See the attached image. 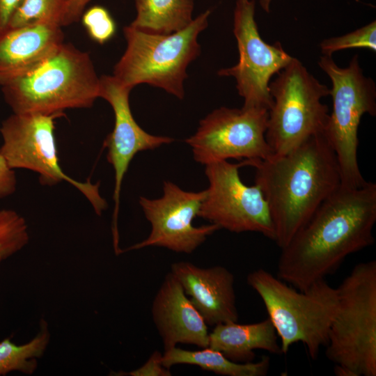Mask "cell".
Listing matches in <instances>:
<instances>
[{
	"label": "cell",
	"mask_w": 376,
	"mask_h": 376,
	"mask_svg": "<svg viewBox=\"0 0 376 376\" xmlns=\"http://www.w3.org/2000/svg\"><path fill=\"white\" fill-rule=\"evenodd\" d=\"M334 373L337 376H357L355 373L347 367L335 364Z\"/></svg>",
	"instance_id": "30"
},
{
	"label": "cell",
	"mask_w": 376,
	"mask_h": 376,
	"mask_svg": "<svg viewBox=\"0 0 376 376\" xmlns=\"http://www.w3.org/2000/svg\"><path fill=\"white\" fill-rule=\"evenodd\" d=\"M134 29L152 34H170L181 31L194 19V0H134Z\"/></svg>",
	"instance_id": "20"
},
{
	"label": "cell",
	"mask_w": 376,
	"mask_h": 376,
	"mask_svg": "<svg viewBox=\"0 0 376 376\" xmlns=\"http://www.w3.org/2000/svg\"><path fill=\"white\" fill-rule=\"evenodd\" d=\"M268 116L263 108L222 107L200 120L185 142L195 161L205 166L228 159H266L273 155L265 139Z\"/></svg>",
	"instance_id": "10"
},
{
	"label": "cell",
	"mask_w": 376,
	"mask_h": 376,
	"mask_svg": "<svg viewBox=\"0 0 376 376\" xmlns=\"http://www.w3.org/2000/svg\"><path fill=\"white\" fill-rule=\"evenodd\" d=\"M152 316L164 350L178 343L208 347L207 324L171 272L166 275L154 298Z\"/></svg>",
	"instance_id": "16"
},
{
	"label": "cell",
	"mask_w": 376,
	"mask_h": 376,
	"mask_svg": "<svg viewBox=\"0 0 376 376\" xmlns=\"http://www.w3.org/2000/svg\"><path fill=\"white\" fill-rule=\"evenodd\" d=\"M22 0H0V31L8 26L10 19Z\"/></svg>",
	"instance_id": "29"
},
{
	"label": "cell",
	"mask_w": 376,
	"mask_h": 376,
	"mask_svg": "<svg viewBox=\"0 0 376 376\" xmlns=\"http://www.w3.org/2000/svg\"><path fill=\"white\" fill-rule=\"evenodd\" d=\"M65 3L66 0H22L7 28L38 23H55L61 26Z\"/></svg>",
	"instance_id": "22"
},
{
	"label": "cell",
	"mask_w": 376,
	"mask_h": 376,
	"mask_svg": "<svg viewBox=\"0 0 376 376\" xmlns=\"http://www.w3.org/2000/svg\"><path fill=\"white\" fill-rule=\"evenodd\" d=\"M246 281L264 303L282 354L301 342L312 359L318 358L337 309V288L320 279L299 290L262 268L250 272Z\"/></svg>",
	"instance_id": "4"
},
{
	"label": "cell",
	"mask_w": 376,
	"mask_h": 376,
	"mask_svg": "<svg viewBox=\"0 0 376 376\" xmlns=\"http://www.w3.org/2000/svg\"><path fill=\"white\" fill-rule=\"evenodd\" d=\"M92 0H66L61 26H68L80 19L86 5Z\"/></svg>",
	"instance_id": "28"
},
{
	"label": "cell",
	"mask_w": 376,
	"mask_h": 376,
	"mask_svg": "<svg viewBox=\"0 0 376 376\" xmlns=\"http://www.w3.org/2000/svg\"><path fill=\"white\" fill-rule=\"evenodd\" d=\"M245 162L256 169L255 185L267 203L280 249L341 185L337 157L324 133L283 155Z\"/></svg>",
	"instance_id": "2"
},
{
	"label": "cell",
	"mask_w": 376,
	"mask_h": 376,
	"mask_svg": "<svg viewBox=\"0 0 376 376\" xmlns=\"http://www.w3.org/2000/svg\"><path fill=\"white\" fill-rule=\"evenodd\" d=\"M320 49L323 55L351 48H366L376 51V22L358 29L345 35L327 38L321 42Z\"/></svg>",
	"instance_id": "24"
},
{
	"label": "cell",
	"mask_w": 376,
	"mask_h": 376,
	"mask_svg": "<svg viewBox=\"0 0 376 376\" xmlns=\"http://www.w3.org/2000/svg\"><path fill=\"white\" fill-rule=\"evenodd\" d=\"M171 273L207 325L237 322L235 277L223 266L201 267L188 261L171 265Z\"/></svg>",
	"instance_id": "15"
},
{
	"label": "cell",
	"mask_w": 376,
	"mask_h": 376,
	"mask_svg": "<svg viewBox=\"0 0 376 376\" xmlns=\"http://www.w3.org/2000/svg\"><path fill=\"white\" fill-rule=\"evenodd\" d=\"M210 13L207 10L185 29L170 34H152L125 26L127 47L114 66L113 76L132 89L148 84L183 99L186 70L200 55L197 38L207 28Z\"/></svg>",
	"instance_id": "5"
},
{
	"label": "cell",
	"mask_w": 376,
	"mask_h": 376,
	"mask_svg": "<svg viewBox=\"0 0 376 376\" xmlns=\"http://www.w3.org/2000/svg\"><path fill=\"white\" fill-rule=\"evenodd\" d=\"M29 227L25 219L16 211L0 210V265L21 251L29 242Z\"/></svg>",
	"instance_id": "23"
},
{
	"label": "cell",
	"mask_w": 376,
	"mask_h": 376,
	"mask_svg": "<svg viewBox=\"0 0 376 376\" xmlns=\"http://www.w3.org/2000/svg\"><path fill=\"white\" fill-rule=\"evenodd\" d=\"M80 19L88 36L98 44H104L116 33L115 21L109 11L102 6L91 7L83 13Z\"/></svg>",
	"instance_id": "25"
},
{
	"label": "cell",
	"mask_w": 376,
	"mask_h": 376,
	"mask_svg": "<svg viewBox=\"0 0 376 376\" xmlns=\"http://www.w3.org/2000/svg\"><path fill=\"white\" fill-rule=\"evenodd\" d=\"M205 191L182 190L170 181L164 182L163 195L156 199L139 198V204L151 224V232L144 240L121 250L120 253L146 246H161L178 253H190L219 227L210 224L194 226Z\"/></svg>",
	"instance_id": "13"
},
{
	"label": "cell",
	"mask_w": 376,
	"mask_h": 376,
	"mask_svg": "<svg viewBox=\"0 0 376 376\" xmlns=\"http://www.w3.org/2000/svg\"><path fill=\"white\" fill-rule=\"evenodd\" d=\"M318 65L332 84V111L324 134L336 153L341 185L361 187L367 181L358 164V128L363 114L376 116L375 84L363 75L357 54L346 68L339 67L331 56L325 55L320 58Z\"/></svg>",
	"instance_id": "7"
},
{
	"label": "cell",
	"mask_w": 376,
	"mask_h": 376,
	"mask_svg": "<svg viewBox=\"0 0 376 376\" xmlns=\"http://www.w3.org/2000/svg\"><path fill=\"white\" fill-rule=\"evenodd\" d=\"M254 14V0H237L233 33L237 40L239 60L234 66L221 69L217 73L235 79L238 93L244 99L243 107L269 111L273 103L269 87L270 79L285 68L293 57L279 42L270 45L262 39Z\"/></svg>",
	"instance_id": "12"
},
{
	"label": "cell",
	"mask_w": 376,
	"mask_h": 376,
	"mask_svg": "<svg viewBox=\"0 0 376 376\" xmlns=\"http://www.w3.org/2000/svg\"><path fill=\"white\" fill-rule=\"evenodd\" d=\"M1 91L14 113H64L68 109L93 106L100 97V77L88 52L63 42Z\"/></svg>",
	"instance_id": "3"
},
{
	"label": "cell",
	"mask_w": 376,
	"mask_h": 376,
	"mask_svg": "<svg viewBox=\"0 0 376 376\" xmlns=\"http://www.w3.org/2000/svg\"><path fill=\"white\" fill-rule=\"evenodd\" d=\"M208 347L240 363L253 361L255 350L282 354L276 331L269 318L252 324L228 322L216 324L209 333Z\"/></svg>",
	"instance_id": "18"
},
{
	"label": "cell",
	"mask_w": 376,
	"mask_h": 376,
	"mask_svg": "<svg viewBox=\"0 0 376 376\" xmlns=\"http://www.w3.org/2000/svg\"><path fill=\"white\" fill-rule=\"evenodd\" d=\"M162 354L155 351L148 361L141 367L130 372L115 373L113 375L130 376H171L172 374L169 368L164 367L162 362Z\"/></svg>",
	"instance_id": "26"
},
{
	"label": "cell",
	"mask_w": 376,
	"mask_h": 376,
	"mask_svg": "<svg viewBox=\"0 0 376 376\" xmlns=\"http://www.w3.org/2000/svg\"><path fill=\"white\" fill-rule=\"evenodd\" d=\"M64 42L61 26L38 23L0 31V86L27 73Z\"/></svg>",
	"instance_id": "17"
},
{
	"label": "cell",
	"mask_w": 376,
	"mask_h": 376,
	"mask_svg": "<svg viewBox=\"0 0 376 376\" xmlns=\"http://www.w3.org/2000/svg\"><path fill=\"white\" fill-rule=\"evenodd\" d=\"M326 357L357 376L376 375V261L356 265L337 288Z\"/></svg>",
	"instance_id": "6"
},
{
	"label": "cell",
	"mask_w": 376,
	"mask_h": 376,
	"mask_svg": "<svg viewBox=\"0 0 376 376\" xmlns=\"http://www.w3.org/2000/svg\"><path fill=\"white\" fill-rule=\"evenodd\" d=\"M17 179L14 169L8 165L0 155V199L13 194L16 190Z\"/></svg>",
	"instance_id": "27"
},
{
	"label": "cell",
	"mask_w": 376,
	"mask_h": 376,
	"mask_svg": "<svg viewBox=\"0 0 376 376\" xmlns=\"http://www.w3.org/2000/svg\"><path fill=\"white\" fill-rule=\"evenodd\" d=\"M376 184L340 187L283 248L276 276L299 290L335 272L347 256L372 245Z\"/></svg>",
	"instance_id": "1"
},
{
	"label": "cell",
	"mask_w": 376,
	"mask_h": 376,
	"mask_svg": "<svg viewBox=\"0 0 376 376\" xmlns=\"http://www.w3.org/2000/svg\"><path fill=\"white\" fill-rule=\"evenodd\" d=\"M132 88L121 84L113 75L100 77V97L107 100L114 113V126L104 141L107 159L114 170L115 185L113 194L114 209L112 235L114 246L119 244L118 216L123 180L134 157L139 152L154 150L174 139L155 136L143 130L133 117L129 102Z\"/></svg>",
	"instance_id": "14"
},
{
	"label": "cell",
	"mask_w": 376,
	"mask_h": 376,
	"mask_svg": "<svg viewBox=\"0 0 376 376\" xmlns=\"http://www.w3.org/2000/svg\"><path fill=\"white\" fill-rule=\"evenodd\" d=\"M277 75L269 84L273 103L265 139L273 155H281L324 133L329 114L321 100L330 89L294 57Z\"/></svg>",
	"instance_id": "8"
},
{
	"label": "cell",
	"mask_w": 376,
	"mask_h": 376,
	"mask_svg": "<svg viewBox=\"0 0 376 376\" xmlns=\"http://www.w3.org/2000/svg\"><path fill=\"white\" fill-rule=\"evenodd\" d=\"M64 113H14L0 127L3 143L0 155L12 169H24L39 175L42 185L53 186L63 181L74 186L88 199L95 213L107 207L100 195V183L79 182L61 169L54 136L55 120Z\"/></svg>",
	"instance_id": "9"
},
{
	"label": "cell",
	"mask_w": 376,
	"mask_h": 376,
	"mask_svg": "<svg viewBox=\"0 0 376 376\" xmlns=\"http://www.w3.org/2000/svg\"><path fill=\"white\" fill-rule=\"evenodd\" d=\"M50 341L47 322L42 318L39 331L29 342L16 345L10 338L0 342V375L13 371L32 375L38 368V360L45 354Z\"/></svg>",
	"instance_id": "21"
},
{
	"label": "cell",
	"mask_w": 376,
	"mask_h": 376,
	"mask_svg": "<svg viewBox=\"0 0 376 376\" xmlns=\"http://www.w3.org/2000/svg\"><path fill=\"white\" fill-rule=\"evenodd\" d=\"M260 4L263 9L265 10L267 13L269 12V4L272 1V0H259Z\"/></svg>",
	"instance_id": "31"
},
{
	"label": "cell",
	"mask_w": 376,
	"mask_h": 376,
	"mask_svg": "<svg viewBox=\"0 0 376 376\" xmlns=\"http://www.w3.org/2000/svg\"><path fill=\"white\" fill-rule=\"evenodd\" d=\"M245 160H228L205 165L209 182L198 217L233 233L256 232L274 241L275 233L267 203L258 186L246 185L239 169Z\"/></svg>",
	"instance_id": "11"
},
{
	"label": "cell",
	"mask_w": 376,
	"mask_h": 376,
	"mask_svg": "<svg viewBox=\"0 0 376 376\" xmlns=\"http://www.w3.org/2000/svg\"><path fill=\"white\" fill-rule=\"evenodd\" d=\"M162 362L169 369L176 364H189L226 376H265L270 366L267 356L257 362L240 363L230 360L221 352L209 347L191 351L175 346L164 350Z\"/></svg>",
	"instance_id": "19"
}]
</instances>
